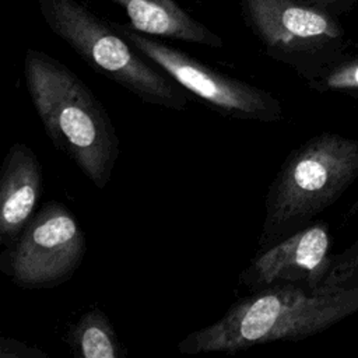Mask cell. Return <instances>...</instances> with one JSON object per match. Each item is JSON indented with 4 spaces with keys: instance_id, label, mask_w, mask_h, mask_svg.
<instances>
[{
    "instance_id": "obj_4",
    "label": "cell",
    "mask_w": 358,
    "mask_h": 358,
    "mask_svg": "<svg viewBox=\"0 0 358 358\" xmlns=\"http://www.w3.org/2000/svg\"><path fill=\"white\" fill-rule=\"evenodd\" d=\"M41 14L90 67L117 83L143 102L183 110L189 95L166 73L148 64L113 25L77 0H38Z\"/></svg>"
},
{
    "instance_id": "obj_11",
    "label": "cell",
    "mask_w": 358,
    "mask_h": 358,
    "mask_svg": "<svg viewBox=\"0 0 358 358\" xmlns=\"http://www.w3.org/2000/svg\"><path fill=\"white\" fill-rule=\"evenodd\" d=\"M66 343L76 358H124L127 350L119 340L106 313L91 308L67 330Z\"/></svg>"
},
{
    "instance_id": "obj_9",
    "label": "cell",
    "mask_w": 358,
    "mask_h": 358,
    "mask_svg": "<svg viewBox=\"0 0 358 358\" xmlns=\"http://www.w3.org/2000/svg\"><path fill=\"white\" fill-rule=\"evenodd\" d=\"M42 182V166L35 152L27 144H13L0 176V242L4 248L11 246L31 221Z\"/></svg>"
},
{
    "instance_id": "obj_16",
    "label": "cell",
    "mask_w": 358,
    "mask_h": 358,
    "mask_svg": "<svg viewBox=\"0 0 358 358\" xmlns=\"http://www.w3.org/2000/svg\"><path fill=\"white\" fill-rule=\"evenodd\" d=\"M357 42H358V41H357Z\"/></svg>"
},
{
    "instance_id": "obj_2",
    "label": "cell",
    "mask_w": 358,
    "mask_h": 358,
    "mask_svg": "<svg viewBox=\"0 0 358 358\" xmlns=\"http://www.w3.org/2000/svg\"><path fill=\"white\" fill-rule=\"evenodd\" d=\"M24 74L32 105L53 145L71 158L98 190L105 189L119 157V137L103 105L67 66L41 50H27Z\"/></svg>"
},
{
    "instance_id": "obj_13",
    "label": "cell",
    "mask_w": 358,
    "mask_h": 358,
    "mask_svg": "<svg viewBox=\"0 0 358 358\" xmlns=\"http://www.w3.org/2000/svg\"><path fill=\"white\" fill-rule=\"evenodd\" d=\"M358 282V234L355 241L341 253L333 255L329 273L322 287H345Z\"/></svg>"
},
{
    "instance_id": "obj_1",
    "label": "cell",
    "mask_w": 358,
    "mask_h": 358,
    "mask_svg": "<svg viewBox=\"0 0 358 358\" xmlns=\"http://www.w3.org/2000/svg\"><path fill=\"white\" fill-rule=\"evenodd\" d=\"M358 312V282L308 288L277 284L235 301L224 316L187 334L180 354H235L271 341H299Z\"/></svg>"
},
{
    "instance_id": "obj_14",
    "label": "cell",
    "mask_w": 358,
    "mask_h": 358,
    "mask_svg": "<svg viewBox=\"0 0 358 358\" xmlns=\"http://www.w3.org/2000/svg\"><path fill=\"white\" fill-rule=\"evenodd\" d=\"M48 354L38 348L21 343L13 337H0V358H46Z\"/></svg>"
},
{
    "instance_id": "obj_3",
    "label": "cell",
    "mask_w": 358,
    "mask_h": 358,
    "mask_svg": "<svg viewBox=\"0 0 358 358\" xmlns=\"http://www.w3.org/2000/svg\"><path fill=\"white\" fill-rule=\"evenodd\" d=\"M357 178L358 140L338 133H320L296 147L268 187L259 249L309 225Z\"/></svg>"
},
{
    "instance_id": "obj_5",
    "label": "cell",
    "mask_w": 358,
    "mask_h": 358,
    "mask_svg": "<svg viewBox=\"0 0 358 358\" xmlns=\"http://www.w3.org/2000/svg\"><path fill=\"white\" fill-rule=\"evenodd\" d=\"M243 15L273 59L306 83L319 77L351 48L340 18L303 0H243Z\"/></svg>"
},
{
    "instance_id": "obj_6",
    "label": "cell",
    "mask_w": 358,
    "mask_h": 358,
    "mask_svg": "<svg viewBox=\"0 0 358 358\" xmlns=\"http://www.w3.org/2000/svg\"><path fill=\"white\" fill-rule=\"evenodd\" d=\"M85 250V236L76 217L63 203L52 200L4 249L0 268L20 288H55L73 277Z\"/></svg>"
},
{
    "instance_id": "obj_10",
    "label": "cell",
    "mask_w": 358,
    "mask_h": 358,
    "mask_svg": "<svg viewBox=\"0 0 358 358\" xmlns=\"http://www.w3.org/2000/svg\"><path fill=\"white\" fill-rule=\"evenodd\" d=\"M119 4L129 25L145 35L222 48L221 36L186 13L176 0H110Z\"/></svg>"
},
{
    "instance_id": "obj_12",
    "label": "cell",
    "mask_w": 358,
    "mask_h": 358,
    "mask_svg": "<svg viewBox=\"0 0 358 358\" xmlns=\"http://www.w3.org/2000/svg\"><path fill=\"white\" fill-rule=\"evenodd\" d=\"M306 84L320 94H340L358 99V42H354L344 56Z\"/></svg>"
},
{
    "instance_id": "obj_15",
    "label": "cell",
    "mask_w": 358,
    "mask_h": 358,
    "mask_svg": "<svg viewBox=\"0 0 358 358\" xmlns=\"http://www.w3.org/2000/svg\"><path fill=\"white\" fill-rule=\"evenodd\" d=\"M303 1L322 8L337 18L350 13L358 4V0H303Z\"/></svg>"
},
{
    "instance_id": "obj_8",
    "label": "cell",
    "mask_w": 358,
    "mask_h": 358,
    "mask_svg": "<svg viewBox=\"0 0 358 358\" xmlns=\"http://www.w3.org/2000/svg\"><path fill=\"white\" fill-rule=\"evenodd\" d=\"M331 235L323 221L309 224L260 250L239 275L252 292L277 284L322 287L331 260Z\"/></svg>"
},
{
    "instance_id": "obj_7",
    "label": "cell",
    "mask_w": 358,
    "mask_h": 358,
    "mask_svg": "<svg viewBox=\"0 0 358 358\" xmlns=\"http://www.w3.org/2000/svg\"><path fill=\"white\" fill-rule=\"evenodd\" d=\"M131 46L165 71L187 92L193 94L218 113L235 119L274 123L284 119L278 98L268 91L232 78L203 64L154 36L141 34L130 25L112 24Z\"/></svg>"
}]
</instances>
